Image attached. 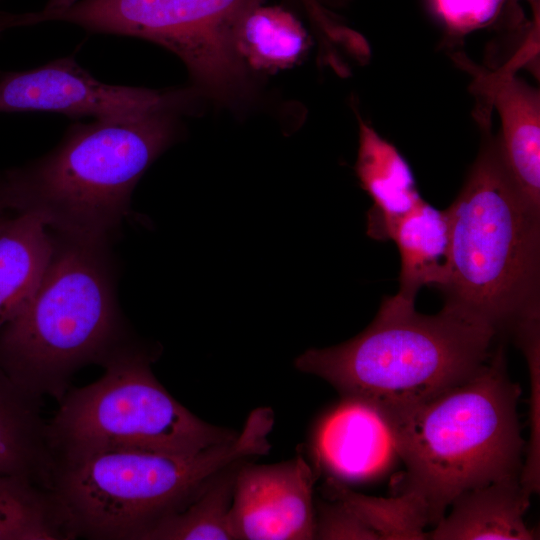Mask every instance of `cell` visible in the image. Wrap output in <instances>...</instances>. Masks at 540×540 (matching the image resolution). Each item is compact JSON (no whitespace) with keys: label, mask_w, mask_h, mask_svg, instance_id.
I'll return each instance as SVG.
<instances>
[{"label":"cell","mask_w":540,"mask_h":540,"mask_svg":"<svg viewBox=\"0 0 540 540\" xmlns=\"http://www.w3.org/2000/svg\"><path fill=\"white\" fill-rule=\"evenodd\" d=\"M180 113L72 125L44 157L0 174L9 209L39 215L56 234L109 244L136 184L174 141Z\"/></svg>","instance_id":"cell-4"},{"label":"cell","mask_w":540,"mask_h":540,"mask_svg":"<svg viewBox=\"0 0 540 540\" xmlns=\"http://www.w3.org/2000/svg\"><path fill=\"white\" fill-rule=\"evenodd\" d=\"M194 93L111 85L94 78L73 57L0 73V112H57L94 120H129L165 110L184 111Z\"/></svg>","instance_id":"cell-9"},{"label":"cell","mask_w":540,"mask_h":540,"mask_svg":"<svg viewBox=\"0 0 540 540\" xmlns=\"http://www.w3.org/2000/svg\"><path fill=\"white\" fill-rule=\"evenodd\" d=\"M517 341L526 355L530 374V438L527 458L522 466L520 483L525 493L531 496L539 492L540 487V406H539V363L540 334L539 319L522 323L515 330Z\"/></svg>","instance_id":"cell-22"},{"label":"cell","mask_w":540,"mask_h":540,"mask_svg":"<svg viewBox=\"0 0 540 540\" xmlns=\"http://www.w3.org/2000/svg\"><path fill=\"white\" fill-rule=\"evenodd\" d=\"M77 1L79 0H49L43 10L35 12V23L44 22L48 16L66 10Z\"/></svg>","instance_id":"cell-26"},{"label":"cell","mask_w":540,"mask_h":540,"mask_svg":"<svg viewBox=\"0 0 540 540\" xmlns=\"http://www.w3.org/2000/svg\"><path fill=\"white\" fill-rule=\"evenodd\" d=\"M315 472L302 454L268 465L242 462L230 509L235 539H314Z\"/></svg>","instance_id":"cell-10"},{"label":"cell","mask_w":540,"mask_h":540,"mask_svg":"<svg viewBox=\"0 0 540 540\" xmlns=\"http://www.w3.org/2000/svg\"><path fill=\"white\" fill-rule=\"evenodd\" d=\"M512 1V0H509ZM514 2H517L519 0H513ZM528 1L531 4L533 14L539 13V0H525Z\"/></svg>","instance_id":"cell-28"},{"label":"cell","mask_w":540,"mask_h":540,"mask_svg":"<svg viewBox=\"0 0 540 540\" xmlns=\"http://www.w3.org/2000/svg\"><path fill=\"white\" fill-rule=\"evenodd\" d=\"M12 213L9 209L2 180L0 178V222L5 219L8 214Z\"/></svg>","instance_id":"cell-27"},{"label":"cell","mask_w":540,"mask_h":540,"mask_svg":"<svg viewBox=\"0 0 540 540\" xmlns=\"http://www.w3.org/2000/svg\"><path fill=\"white\" fill-rule=\"evenodd\" d=\"M355 171L373 201L367 212V235L379 241L390 240L396 223L423 199L405 158L361 119Z\"/></svg>","instance_id":"cell-13"},{"label":"cell","mask_w":540,"mask_h":540,"mask_svg":"<svg viewBox=\"0 0 540 540\" xmlns=\"http://www.w3.org/2000/svg\"><path fill=\"white\" fill-rule=\"evenodd\" d=\"M509 0H430L432 8L449 30L457 34L493 24Z\"/></svg>","instance_id":"cell-23"},{"label":"cell","mask_w":540,"mask_h":540,"mask_svg":"<svg viewBox=\"0 0 540 540\" xmlns=\"http://www.w3.org/2000/svg\"><path fill=\"white\" fill-rule=\"evenodd\" d=\"M324 492L328 499L340 501L352 510L377 540L428 539V533L424 532L429 524L426 509L412 494L399 493L388 499L369 497L333 477L326 481Z\"/></svg>","instance_id":"cell-20"},{"label":"cell","mask_w":540,"mask_h":540,"mask_svg":"<svg viewBox=\"0 0 540 540\" xmlns=\"http://www.w3.org/2000/svg\"><path fill=\"white\" fill-rule=\"evenodd\" d=\"M520 394L500 346L468 379L417 403L381 409L406 467L396 494L417 497L436 525L461 493L520 477Z\"/></svg>","instance_id":"cell-1"},{"label":"cell","mask_w":540,"mask_h":540,"mask_svg":"<svg viewBox=\"0 0 540 540\" xmlns=\"http://www.w3.org/2000/svg\"><path fill=\"white\" fill-rule=\"evenodd\" d=\"M479 154L453 203L444 306L497 332L539 318L540 210L511 178L497 137L484 128Z\"/></svg>","instance_id":"cell-3"},{"label":"cell","mask_w":540,"mask_h":540,"mask_svg":"<svg viewBox=\"0 0 540 540\" xmlns=\"http://www.w3.org/2000/svg\"><path fill=\"white\" fill-rule=\"evenodd\" d=\"M151 356L128 342L97 381L67 392L47 435L55 460L106 451L195 454L238 433L203 421L156 379Z\"/></svg>","instance_id":"cell-7"},{"label":"cell","mask_w":540,"mask_h":540,"mask_svg":"<svg viewBox=\"0 0 540 540\" xmlns=\"http://www.w3.org/2000/svg\"><path fill=\"white\" fill-rule=\"evenodd\" d=\"M529 503L530 496L523 490L519 476L467 490L453 500L451 513L428 533V539H535L534 530L523 520Z\"/></svg>","instance_id":"cell-14"},{"label":"cell","mask_w":540,"mask_h":540,"mask_svg":"<svg viewBox=\"0 0 540 540\" xmlns=\"http://www.w3.org/2000/svg\"><path fill=\"white\" fill-rule=\"evenodd\" d=\"M53 247L52 233L37 214L13 213L0 222V330L33 295Z\"/></svg>","instance_id":"cell-16"},{"label":"cell","mask_w":540,"mask_h":540,"mask_svg":"<svg viewBox=\"0 0 540 540\" xmlns=\"http://www.w3.org/2000/svg\"><path fill=\"white\" fill-rule=\"evenodd\" d=\"M38 399L20 389L0 367V474L26 479L48 491L55 458Z\"/></svg>","instance_id":"cell-15"},{"label":"cell","mask_w":540,"mask_h":540,"mask_svg":"<svg viewBox=\"0 0 540 540\" xmlns=\"http://www.w3.org/2000/svg\"><path fill=\"white\" fill-rule=\"evenodd\" d=\"M244 461L214 474L182 509L157 523L142 540H235L230 509L236 473Z\"/></svg>","instance_id":"cell-19"},{"label":"cell","mask_w":540,"mask_h":540,"mask_svg":"<svg viewBox=\"0 0 540 540\" xmlns=\"http://www.w3.org/2000/svg\"><path fill=\"white\" fill-rule=\"evenodd\" d=\"M320 503L315 538L377 539L376 535L346 505L337 500Z\"/></svg>","instance_id":"cell-24"},{"label":"cell","mask_w":540,"mask_h":540,"mask_svg":"<svg viewBox=\"0 0 540 540\" xmlns=\"http://www.w3.org/2000/svg\"><path fill=\"white\" fill-rule=\"evenodd\" d=\"M51 233L36 290L0 330V367L27 394L61 400L79 368L127 342L109 244Z\"/></svg>","instance_id":"cell-5"},{"label":"cell","mask_w":540,"mask_h":540,"mask_svg":"<svg viewBox=\"0 0 540 540\" xmlns=\"http://www.w3.org/2000/svg\"><path fill=\"white\" fill-rule=\"evenodd\" d=\"M67 539L49 492L0 474V540Z\"/></svg>","instance_id":"cell-21"},{"label":"cell","mask_w":540,"mask_h":540,"mask_svg":"<svg viewBox=\"0 0 540 540\" xmlns=\"http://www.w3.org/2000/svg\"><path fill=\"white\" fill-rule=\"evenodd\" d=\"M33 25V12L11 13L0 10V34L8 29Z\"/></svg>","instance_id":"cell-25"},{"label":"cell","mask_w":540,"mask_h":540,"mask_svg":"<svg viewBox=\"0 0 540 540\" xmlns=\"http://www.w3.org/2000/svg\"><path fill=\"white\" fill-rule=\"evenodd\" d=\"M235 52L246 67L275 71L292 66L307 48L300 20L279 6L262 1L247 8L232 31Z\"/></svg>","instance_id":"cell-18"},{"label":"cell","mask_w":540,"mask_h":540,"mask_svg":"<svg viewBox=\"0 0 540 540\" xmlns=\"http://www.w3.org/2000/svg\"><path fill=\"white\" fill-rule=\"evenodd\" d=\"M274 420L271 408H256L234 439L195 454L106 451L56 459L48 492L67 539L142 540L218 471L267 454Z\"/></svg>","instance_id":"cell-2"},{"label":"cell","mask_w":540,"mask_h":540,"mask_svg":"<svg viewBox=\"0 0 540 540\" xmlns=\"http://www.w3.org/2000/svg\"><path fill=\"white\" fill-rule=\"evenodd\" d=\"M481 78V92L500 117L497 140L504 164L527 202L540 210L539 90L515 76L514 61Z\"/></svg>","instance_id":"cell-12"},{"label":"cell","mask_w":540,"mask_h":540,"mask_svg":"<svg viewBox=\"0 0 540 540\" xmlns=\"http://www.w3.org/2000/svg\"><path fill=\"white\" fill-rule=\"evenodd\" d=\"M263 0H79L45 21L145 39L186 65L198 89L221 101L247 94V69L232 31L238 17Z\"/></svg>","instance_id":"cell-8"},{"label":"cell","mask_w":540,"mask_h":540,"mask_svg":"<svg viewBox=\"0 0 540 540\" xmlns=\"http://www.w3.org/2000/svg\"><path fill=\"white\" fill-rule=\"evenodd\" d=\"M317 464L339 481L365 482L389 471L399 458L391 426L381 409L344 396L317 425Z\"/></svg>","instance_id":"cell-11"},{"label":"cell","mask_w":540,"mask_h":540,"mask_svg":"<svg viewBox=\"0 0 540 540\" xmlns=\"http://www.w3.org/2000/svg\"><path fill=\"white\" fill-rule=\"evenodd\" d=\"M400 255L398 295L415 301L423 286L440 288L447 277L450 225L446 209L422 200L394 226L390 236Z\"/></svg>","instance_id":"cell-17"},{"label":"cell","mask_w":540,"mask_h":540,"mask_svg":"<svg viewBox=\"0 0 540 540\" xmlns=\"http://www.w3.org/2000/svg\"><path fill=\"white\" fill-rule=\"evenodd\" d=\"M414 303L398 294L385 297L364 331L336 346L308 349L295 367L343 396L394 409L468 379L489 360L497 333L492 326L447 306L424 315Z\"/></svg>","instance_id":"cell-6"}]
</instances>
